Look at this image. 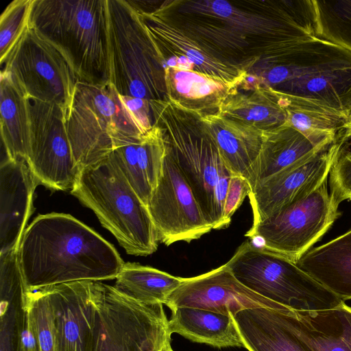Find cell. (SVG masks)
<instances>
[{"label":"cell","mask_w":351,"mask_h":351,"mask_svg":"<svg viewBox=\"0 0 351 351\" xmlns=\"http://www.w3.org/2000/svg\"><path fill=\"white\" fill-rule=\"evenodd\" d=\"M279 96L287 113V123L306 137L319 143H328L347 131L348 118L316 106L290 101Z\"/></svg>","instance_id":"cell-30"},{"label":"cell","mask_w":351,"mask_h":351,"mask_svg":"<svg viewBox=\"0 0 351 351\" xmlns=\"http://www.w3.org/2000/svg\"><path fill=\"white\" fill-rule=\"evenodd\" d=\"M39 181L25 160L0 165V254L19 249Z\"/></svg>","instance_id":"cell-19"},{"label":"cell","mask_w":351,"mask_h":351,"mask_svg":"<svg viewBox=\"0 0 351 351\" xmlns=\"http://www.w3.org/2000/svg\"><path fill=\"white\" fill-rule=\"evenodd\" d=\"M288 320L313 351H351V307L344 302L316 311H287Z\"/></svg>","instance_id":"cell-23"},{"label":"cell","mask_w":351,"mask_h":351,"mask_svg":"<svg viewBox=\"0 0 351 351\" xmlns=\"http://www.w3.org/2000/svg\"><path fill=\"white\" fill-rule=\"evenodd\" d=\"M165 305L171 311L179 307H194L230 315L253 307L289 310L245 287L226 264L195 277L182 278Z\"/></svg>","instance_id":"cell-17"},{"label":"cell","mask_w":351,"mask_h":351,"mask_svg":"<svg viewBox=\"0 0 351 351\" xmlns=\"http://www.w3.org/2000/svg\"><path fill=\"white\" fill-rule=\"evenodd\" d=\"M71 193L95 213L128 254L156 251L158 234L148 208L109 156L82 169Z\"/></svg>","instance_id":"cell-6"},{"label":"cell","mask_w":351,"mask_h":351,"mask_svg":"<svg viewBox=\"0 0 351 351\" xmlns=\"http://www.w3.org/2000/svg\"><path fill=\"white\" fill-rule=\"evenodd\" d=\"M317 36L351 51V1H314Z\"/></svg>","instance_id":"cell-32"},{"label":"cell","mask_w":351,"mask_h":351,"mask_svg":"<svg viewBox=\"0 0 351 351\" xmlns=\"http://www.w3.org/2000/svg\"><path fill=\"white\" fill-rule=\"evenodd\" d=\"M165 142V141H164ZM161 173L147 207L158 241L170 245L191 242L213 230L165 144Z\"/></svg>","instance_id":"cell-14"},{"label":"cell","mask_w":351,"mask_h":351,"mask_svg":"<svg viewBox=\"0 0 351 351\" xmlns=\"http://www.w3.org/2000/svg\"><path fill=\"white\" fill-rule=\"evenodd\" d=\"M167 326L170 335L178 333L193 342L218 348L243 347L230 314L179 307L171 310Z\"/></svg>","instance_id":"cell-27"},{"label":"cell","mask_w":351,"mask_h":351,"mask_svg":"<svg viewBox=\"0 0 351 351\" xmlns=\"http://www.w3.org/2000/svg\"><path fill=\"white\" fill-rule=\"evenodd\" d=\"M115 279L119 291L146 304H165L182 281V278L136 263H125Z\"/></svg>","instance_id":"cell-29"},{"label":"cell","mask_w":351,"mask_h":351,"mask_svg":"<svg viewBox=\"0 0 351 351\" xmlns=\"http://www.w3.org/2000/svg\"><path fill=\"white\" fill-rule=\"evenodd\" d=\"M330 196L337 207L351 199V134L336 141V148L329 171Z\"/></svg>","instance_id":"cell-33"},{"label":"cell","mask_w":351,"mask_h":351,"mask_svg":"<svg viewBox=\"0 0 351 351\" xmlns=\"http://www.w3.org/2000/svg\"><path fill=\"white\" fill-rule=\"evenodd\" d=\"M66 127L80 171L147 133L110 83L93 84L78 81Z\"/></svg>","instance_id":"cell-7"},{"label":"cell","mask_w":351,"mask_h":351,"mask_svg":"<svg viewBox=\"0 0 351 351\" xmlns=\"http://www.w3.org/2000/svg\"><path fill=\"white\" fill-rule=\"evenodd\" d=\"M217 114L263 133L287 124V113L281 98L272 88L262 85L247 94L239 90L232 93Z\"/></svg>","instance_id":"cell-25"},{"label":"cell","mask_w":351,"mask_h":351,"mask_svg":"<svg viewBox=\"0 0 351 351\" xmlns=\"http://www.w3.org/2000/svg\"><path fill=\"white\" fill-rule=\"evenodd\" d=\"M33 0H14L0 19V62L3 64L29 22Z\"/></svg>","instance_id":"cell-34"},{"label":"cell","mask_w":351,"mask_h":351,"mask_svg":"<svg viewBox=\"0 0 351 351\" xmlns=\"http://www.w3.org/2000/svg\"><path fill=\"white\" fill-rule=\"evenodd\" d=\"M295 264L342 300L351 299V230L309 250Z\"/></svg>","instance_id":"cell-24"},{"label":"cell","mask_w":351,"mask_h":351,"mask_svg":"<svg viewBox=\"0 0 351 351\" xmlns=\"http://www.w3.org/2000/svg\"><path fill=\"white\" fill-rule=\"evenodd\" d=\"M199 117L232 171L246 179L250 184L265 133L218 114Z\"/></svg>","instance_id":"cell-21"},{"label":"cell","mask_w":351,"mask_h":351,"mask_svg":"<svg viewBox=\"0 0 351 351\" xmlns=\"http://www.w3.org/2000/svg\"><path fill=\"white\" fill-rule=\"evenodd\" d=\"M337 139L269 177L250 191L248 197L252 209V225L285 205L308 195L327 180Z\"/></svg>","instance_id":"cell-16"},{"label":"cell","mask_w":351,"mask_h":351,"mask_svg":"<svg viewBox=\"0 0 351 351\" xmlns=\"http://www.w3.org/2000/svg\"><path fill=\"white\" fill-rule=\"evenodd\" d=\"M287 311L253 307L231 315L243 347L248 351H313L290 324Z\"/></svg>","instance_id":"cell-20"},{"label":"cell","mask_w":351,"mask_h":351,"mask_svg":"<svg viewBox=\"0 0 351 351\" xmlns=\"http://www.w3.org/2000/svg\"><path fill=\"white\" fill-rule=\"evenodd\" d=\"M19 258L26 291L115 279L124 262L98 233L64 213L40 215L25 230Z\"/></svg>","instance_id":"cell-1"},{"label":"cell","mask_w":351,"mask_h":351,"mask_svg":"<svg viewBox=\"0 0 351 351\" xmlns=\"http://www.w3.org/2000/svg\"><path fill=\"white\" fill-rule=\"evenodd\" d=\"M290 101L351 117V51L315 36L294 44L273 63L249 71Z\"/></svg>","instance_id":"cell-2"},{"label":"cell","mask_w":351,"mask_h":351,"mask_svg":"<svg viewBox=\"0 0 351 351\" xmlns=\"http://www.w3.org/2000/svg\"><path fill=\"white\" fill-rule=\"evenodd\" d=\"M110 83L121 96L167 100L162 59L128 0H106Z\"/></svg>","instance_id":"cell-8"},{"label":"cell","mask_w":351,"mask_h":351,"mask_svg":"<svg viewBox=\"0 0 351 351\" xmlns=\"http://www.w3.org/2000/svg\"><path fill=\"white\" fill-rule=\"evenodd\" d=\"M171 340L167 341L160 351H173L171 347Z\"/></svg>","instance_id":"cell-39"},{"label":"cell","mask_w":351,"mask_h":351,"mask_svg":"<svg viewBox=\"0 0 351 351\" xmlns=\"http://www.w3.org/2000/svg\"><path fill=\"white\" fill-rule=\"evenodd\" d=\"M28 100L30 135L27 162L40 184L53 190L71 191L80 170L73 155L62 110L52 103Z\"/></svg>","instance_id":"cell-13"},{"label":"cell","mask_w":351,"mask_h":351,"mask_svg":"<svg viewBox=\"0 0 351 351\" xmlns=\"http://www.w3.org/2000/svg\"><path fill=\"white\" fill-rule=\"evenodd\" d=\"M28 23L64 53L80 82L110 83L106 0H33Z\"/></svg>","instance_id":"cell-5"},{"label":"cell","mask_w":351,"mask_h":351,"mask_svg":"<svg viewBox=\"0 0 351 351\" xmlns=\"http://www.w3.org/2000/svg\"><path fill=\"white\" fill-rule=\"evenodd\" d=\"M16 351H38L35 338L29 328L24 311Z\"/></svg>","instance_id":"cell-38"},{"label":"cell","mask_w":351,"mask_h":351,"mask_svg":"<svg viewBox=\"0 0 351 351\" xmlns=\"http://www.w3.org/2000/svg\"><path fill=\"white\" fill-rule=\"evenodd\" d=\"M138 138L128 145L116 148L108 156L118 166L130 186L147 206L152 189L138 160L137 141Z\"/></svg>","instance_id":"cell-35"},{"label":"cell","mask_w":351,"mask_h":351,"mask_svg":"<svg viewBox=\"0 0 351 351\" xmlns=\"http://www.w3.org/2000/svg\"><path fill=\"white\" fill-rule=\"evenodd\" d=\"M227 27L258 63L278 60L294 44L317 36L314 1H171Z\"/></svg>","instance_id":"cell-3"},{"label":"cell","mask_w":351,"mask_h":351,"mask_svg":"<svg viewBox=\"0 0 351 351\" xmlns=\"http://www.w3.org/2000/svg\"><path fill=\"white\" fill-rule=\"evenodd\" d=\"M93 351H160L171 340L162 304H146L95 281Z\"/></svg>","instance_id":"cell-10"},{"label":"cell","mask_w":351,"mask_h":351,"mask_svg":"<svg viewBox=\"0 0 351 351\" xmlns=\"http://www.w3.org/2000/svg\"><path fill=\"white\" fill-rule=\"evenodd\" d=\"M167 100L200 117L217 114L226 98L239 89L195 71L166 68Z\"/></svg>","instance_id":"cell-22"},{"label":"cell","mask_w":351,"mask_h":351,"mask_svg":"<svg viewBox=\"0 0 351 351\" xmlns=\"http://www.w3.org/2000/svg\"><path fill=\"white\" fill-rule=\"evenodd\" d=\"M226 264L245 287L291 311H322L344 302L295 263L250 240Z\"/></svg>","instance_id":"cell-9"},{"label":"cell","mask_w":351,"mask_h":351,"mask_svg":"<svg viewBox=\"0 0 351 351\" xmlns=\"http://www.w3.org/2000/svg\"><path fill=\"white\" fill-rule=\"evenodd\" d=\"M1 162L10 160L27 161L29 148V100L10 75L1 71Z\"/></svg>","instance_id":"cell-26"},{"label":"cell","mask_w":351,"mask_h":351,"mask_svg":"<svg viewBox=\"0 0 351 351\" xmlns=\"http://www.w3.org/2000/svg\"><path fill=\"white\" fill-rule=\"evenodd\" d=\"M154 125L190 186L213 229L227 228L223 216L232 177L228 167L198 114L168 100H150Z\"/></svg>","instance_id":"cell-4"},{"label":"cell","mask_w":351,"mask_h":351,"mask_svg":"<svg viewBox=\"0 0 351 351\" xmlns=\"http://www.w3.org/2000/svg\"><path fill=\"white\" fill-rule=\"evenodd\" d=\"M328 143L312 140L288 123L275 131L265 133L263 146L250 183L251 191L269 177Z\"/></svg>","instance_id":"cell-28"},{"label":"cell","mask_w":351,"mask_h":351,"mask_svg":"<svg viewBox=\"0 0 351 351\" xmlns=\"http://www.w3.org/2000/svg\"><path fill=\"white\" fill-rule=\"evenodd\" d=\"M250 191V186L246 179L239 175L232 177L223 207L224 220L227 227L230 223L232 216Z\"/></svg>","instance_id":"cell-36"},{"label":"cell","mask_w":351,"mask_h":351,"mask_svg":"<svg viewBox=\"0 0 351 351\" xmlns=\"http://www.w3.org/2000/svg\"><path fill=\"white\" fill-rule=\"evenodd\" d=\"M120 97L143 131L147 132L152 130L155 125L150 100L127 96Z\"/></svg>","instance_id":"cell-37"},{"label":"cell","mask_w":351,"mask_h":351,"mask_svg":"<svg viewBox=\"0 0 351 351\" xmlns=\"http://www.w3.org/2000/svg\"><path fill=\"white\" fill-rule=\"evenodd\" d=\"M129 3L140 16L162 59L163 66L167 59L175 56L191 71L239 88L248 72L246 69L216 56L160 13L155 7L148 8L140 1Z\"/></svg>","instance_id":"cell-15"},{"label":"cell","mask_w":351,"mask_h":351,"mask_svg":"<svg viewBox=\"0 0 351 351\" xmlns=\"http://www.w3.org/2000/svg\"><path fill=\"white\" fill-rule=\"evenodd\" d=\"M21 307L38 351H55L53 311L45 288L25 292Z\"/></svg>","instance_id":"cell-31"},{"label":"cell","mask_w":351,"mask_h":351,"mask_svg":"<svg viewBox=\"0 0 351 351\" xmlns=\"http://www.w3.org/2000/svg\"><path fill=\"white\" fill-rule=\"evenodd\" d=\"M1 66L28 99L58 106L66 119L79 80L58 47L28 23Z\"/></svg>","instance_id":"cell-11"},{"label":"cell","mask_w":351,"mask_h":351,"mask_svg":"<svg viewBox=\"0 0 351 351\" xmlns=\"http://www.w3.org/2000/svg\"><path fill=\"white\" fill-rule=\"evenodd\" d=\"M346 134H351V117L350 119L348 126V130L346 132Z\"/></svg>","instance_id":"cell-40"},{"label":"cell","mask_w":351,"mask_h":351,"mask_svg":"<svg viewBox=\"0 0 351 351\" xmlns=\"http://www.w3.org/2000/svg\"><path fill=\"white\" fill-rule=\"evenodd\" d=\"M54 315L55 351H93L97 313L95 281L45 287Z\"/></svg>","instance_id":"cell-18"},{"label":"cell","mask_w":351,"mask_h":351,"mask_svg":"<svg viewBox=\"0 0 351 351\" xmlns=\"http://www.w3.org/2000/svg\"><path fill=\"white\" fill-rule=\"evenodd\" d=\"M340 215L328 191L327 180L308 195L289 203L252 225L245 237L293 263L327 232Z\"/></svg>","instance_id":"cell-12"}]
</instances>
